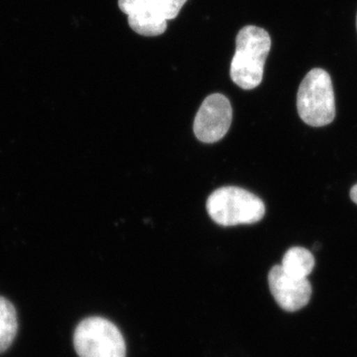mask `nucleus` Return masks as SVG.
Returning a JSON list of instances; mask_svg holds the SVG:
<instances>
[{"instance_id":"nucleus-9","label":"nucleus","mask_w":357,"mask_h":357,"mask_svg":"<svg viewBox=\"0 0 357 357\" xmlns=\"http://www.w3.org/2000/svg\"><path fill=\"white\" fill-rule=\"evenodd\" d=\"M17 333V317L15 309L9 301L0 297V352L13 344Z\"/></svg>"},{"instance_id":"nucleus-1","label":"nucleus","mask_w":357,"mask_h":357,"mask_svg":"<svg viewBox=\"0 0 357 357\" xmlns=\"http://www.w3.org/2000/svg\"><path fill=\"white\" fill-rule=\"evenodd\" d=\"M271 44L269 33L257 26L248 25L238 32L230 64V77L236 86L248 91L261 84Z\"/></svg>"},{"instance_id":"nucleus-10","label":"nucleus","mask_w":357,"mask_h":357,"mask_svg":"<svg viewBox=\"0 0 357 357\" xmlns=\"http://www.w3.org/2000/svg\"><path fill=\"white\" fill-rule=\"evenodd\" d=\"M167 20H175L187 0H151Z\"/></svg>"},{"instance_id":"nucleus-7","label":"nucleus","mask_w":357,"mask_h":357,"mask_svg":"<svg viewBox=\"0 0 357 357\" xmlns=\"http://www.w3.org/2000/svg\"><path fill=\"white\" fill-rule=\"evenodd\" d=\"M119 9L128 17V24L137 34L156 37L167 30L168 20L151 0H119Z\"/></svg>"},{"instance_id":"nucleus-11","label":"nucleus","mask_w":357,"mask_h":357,"mask_svg":"<svg viewBox=\"0 0 357 357\" xmlns=\"http://www.w3.org/2000/svg\"><path fill=\"white\" fill-rule=\"evenodd\" d=\"M351 198L357 204V184L351 188Z\"/></svg>"},{"instance_id":"nucleus-8","label":"nucleus","mask_w":357,"mask_h":357,"mask_svg":"<svg viewBox=\"0 0 357 357\" xmlns=\"http://www.w3.org/2000/svg\"><path fill=\"white\" fill-rule=\"evenodd\" d=\"M314 257L307 249L292 248L284 255L281 266L284 271L295 278H307L314 267Z\"/></svg>"},{"instance_id":"nucleus-12","label":"nucleus","mask_w":357,"mask_h":357,"mask_svg":"<svg viewBox=\"0 0 357 357\" xmlns=\"http://www.w3.org/2000/svg\"><path fill=\"white\" fill-rule=\"evenodd\" d=\"M356 28H357V15H356Z\"/></svg>"},{"instance_id":"nucleus-4","label":"nucleus","mask_w":357,"mask_h":357,"mask_svg":"<svg viewBox=\"0 0 357 357\" xmlns=\"http://www.w3.org/2000/svg\"><path fill=\"white\" fill-rule=\"evenodd\" d=\"M74 345L79 357H126L123 335L109 319L93 317L77 326Z\"/></svg>"},{"instance_id":"nucleus-6","label":"nucleus","mask_w":357,"mask_h":357,"mask_svg":"<svg viewBox=\"0 0 357 357\" xmlns=\"http://www.w3.org/2000/svg\"><path fill=\"white\" fill-rule=\"evenodd\" d=\"M268 281L275 301L285 311H299L311 299L312 286L309 280L290 276L281 265L270 270Z\"/></svg>"},{"instance_id":"nucleus-3","label":"nucleus","mask_w":357,"mask_h":357,"mask_svg":"<svg viewBox=\"0 0 357 357\" xmlns=\"http://www.w3.org/2000/svg\"><path fill=\"white\" fill-rule=\"evenodd\" d=\"M206 210L213 222L222 227L252 225L265 215L262 199L237 187H223L208 197Z\"/></svg>"},{"instance_id":"nucleus-5","label":"nucleus","mask_w":357,"mask_h":357,"mask_svg":"<svg viewBox=\"0 0 357 357\" xmlns=\"http://www.w3.org/2000/svg\"><path fill=\"white\" fill-rule=\"evenodd\" d=\"M231 121L232 107L229 98L213 93L204 100L196 115L195 135L204 143L218 142L229 131Z\"/></svg>"},{"instance_id":"nucleus-2","label":"nucleus","mask_w":357,"mask_h":357,"mask_svg":"<svg viewBox=\"0 0 357 357\" xmlns=\"http://www.w3.org/2000/svg\"><path fill=\"white\" fill-rule=\"evenodd\" d=\"M297 109L307 126L321 128L332 123L335 117V93L326 70L316 68L307 73L298 91Z\"/></svg>"}]
</instances>
